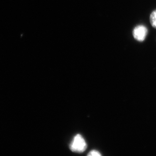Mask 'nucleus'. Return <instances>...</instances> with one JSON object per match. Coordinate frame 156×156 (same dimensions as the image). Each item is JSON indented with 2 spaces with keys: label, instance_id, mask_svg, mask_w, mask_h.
Returning <instances> with one entry per match:
<instances>
[{
  "label": "nucleus",
  "instance_id": "obj_2",
  "mask_svg": "<svg viewBox=\"0 0 156 156\" xmlns=\"http://www.w3.org/2000/svg\"><path fill=\"white\" fill-rule=\"evenodd\" d=\"M147 32V28L144 26L138 25L133 30V37L138 41L142 42L146 37Z\"/></svg>",
  "mask_w": 156,
  "mask_h": 156
},
{
  "label": "nucleus",
  "instance_id": "obj_4",
  "mask_svg": "<svg viewBox=\"0 0 156 156\" xmlns=\"http://www.w3.org/2000/svg\"><path fill=\"white\" fill-rule=\"evenodd\" d=\"M88 156H101V154L98 151L93 150L89 152V153L88 154Z\"/></svg>",
  "mask_w": 156,
  "mask_h": 156
},
{
  "label": "nucleus",
  "instance_id": "obj_1",
  "mask_svg": "<svg viewBox=\"0 0 156 156\" xmlns=\"http://www.w3.org/2000/svg\"><path fill=\"white\" fill-rule=\"evenodd\" d=\"M71 150L74 152H83L87 148V144L83 136L80 134H77L73 138L72 141L69 145Z\"/></svg>",
  "mask_w": 156,
  "mask_h": 156
},
{
  "label": "nucleus",
  "instance_id": "obj_3",
  "mask_svg": "<svg viewBox=\"0 0 156 156\" xmlns=\"http://www.w3.org/2000/svg\"><path fill=\"white\" fill-rule=\"evenodd\" d=\"M150 23L152 26L156 28V10L152 12L150 15Z\"/></svg>",
  "mask_w": 156,
  "mask_h": 156
}]
</instances>
